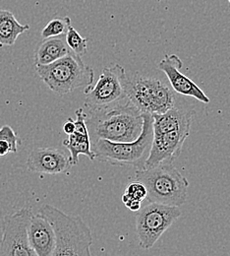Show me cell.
Here are the masks:
<instances>
[{
  "mask_svg": "<svg viewBox=\"0 0 230 256\" xmlns=\"http://www.w3.org/2000/svg\"><path fill=\"white\" fill-rule=\"evenodd\" d=\"M229 2H230V0H229Z\"/></svg>",
  "mask_w": 230,
  "mask_h": 256,
  "instance_id": "484cf974",
  "label": "cell"
},
{
  "mask_svg": "<svg viewBox=\"0 0 230 256\" xmlns=\"http://www.w3.org/2000/svg\"><path fill=\"white\" fill-rule=\"evenodd\" d=\"M195 110L172 106L163 114H154L153 128L154 134L178 130L182 128H191Z\"/></svg>",
  "mask_w": 230,
  "mask_h": 256,
  "instance_id": "5bb4252c",
  "label": "cell"
},
{
  "mask_svg": "<svg viewBox=\"0 0 230 256\" xmlns=\"http://www.w3.org/2000/svg\"><path fill=\"white\" fill-rule=\"evenodd\" d=\"M157 1H159V2H160V1H164V0H157Z\"/></svg>",
  "mask_w": 230,
  "mask_h": 256,
  "instance_id": "d4e9b609",
  "label": "cell"
},
{
  "mask_svg": "<svg viewBox=\"0 0 230 256\" xmlns=\"http://www.w3.org/2000/svg\"><path fill=\"white\" fill-rule=\"evenodd\" d=\"M8 153H11L9 144L5 140H0V157L6 156Z\"/></svg>",
  "mask_w": 230,
  "mask_h": 256,
  "instance_id": "cb8c5ba5",
  "label": "cell"
},
{
  "mask_svg": "<svg viewBox=\"0 0 230 256\" xmlns=\"http://www.w3.org/2000/svg\"><path fill=\"white\" fill-rule=\"evenodd\" d=\"M126 95L128 100L146 114H163L174 106V95L161 80L145 77L138 73L127 77Z\"/></svg>",
  "mask_w": 230,
  "mask_h": 256,
  "instance_id": "8992f818",
  "label": "cell"
},
{
  "mask_svg": "<svg viewBox=\"0 0 230 256\" xmlns=\"http://www.w3.org/2000/svg\"><path fill=\"white\" fill-rule=\"evenodd\" d=\"M75 128H76V126H75V120H73V118H69L64 122V124H63V131H64V133L67 134V135H70V134H72L75 131Z\"/></svg>",
  "mask_w": 230,
  "mask_h": 256,
  "instance_id": "603a6c76",
  "label": "cell"
},
{
  "mask_svg": "<svg viewBox=\"0 0 230 256\" xmlns=\"http://www.w3.org/2000/svg\"><path fill=\"white\" fill-rule=\"evenodd\" d=\"M121 199H122V202L124 203V205H125L130 211H133V212H138V211L141 209V207H142V202H141V201H138V200H136V199L130 198V197H128V196L125 195V194L122 195Z\"/></svg>",
  "mask_w": 230,
  "mask_h": 256,
  "instance_id": "7402d4cb",
  "label": "cell"
},
{
  "mask_svg": "<svg viewBox=\"0 0 230 256\" xmlns=\"http://www.w3.org/2000/svg\"><path fill=\"white\" fill-rule=\"evenodd\" d=\"M71 26V19L69 17H55L51 19L41 31V36L43 38L58 36L66 34L69 27Z\"/></svg>",
  "mask_w": 230,
  "mask_h": 256,
  "instance_id": "ac0fdd59",
  "label": "cell"
},
{
  "mask_svg": "<svg viewBox=\"0 0 230 256\" xmlns=\"http://www.w3.org/2000/svg\"><path fill=\"white\" fill-rule=\"evenodd\" d=\"M65 34L43 38L34 52L35 65H47L65 56L70 52Z\"/></svg>",
  "mask_w": 230,
  "mask_h": 256,
  "instance_id": "9a60e30c",
  "label": "cell"
},
{
  "mask_svg": "<svg viewBox=\"0 0 230 256\" xmlns=\"http://www.w3.org/2000/svg\"><path fill=\"white\" fill-rule=\"evenodd\" d=\"M86 124L91 141L105 139L112 142H129L137 139L143 130L144 112L127 100L114 106L90 112Z\"/></svg>",
  "mask_w": 230,
  "mask_h": 256,
  "instance_id": "6da1fadb",
  "label": "cell"
},
{
  "mask_svg": "<svg viewBox=\"0 0 230 256\" xmlns=\"http://www.w3.org/2000/svg\"><path fill=\"white\" fill-rule=\"evenodd\" d=\"M51 224L55 234L53 256H91L93 236L80 216H69L51 205H43L38 213Z\"/></svg>",
  "mask_w": 230,
  "mask_h": 256,
  "instance_id": "7a4b0ae2",
  "label": "cell"
},
{
  "mask_svg": "<svg viewBox=\"0 0 230 256\" xmlns=\"http://www.w3.org/2000/svg\"><path fill=\"white\" fill-rule=\"evenodd\" d=\"M35 71L45 85L60 96L92 85L95 79L93 68L72 52L52 64L35 65Z\"/></svg>",
  "mask_w": 230,
  "mask_h": 256,
  "instance_id": "5b68a950",
  "label": "cell"
},
{
  "mask_svg": "<svg viewBox=\"0 0 230 256\" xmlns=\"http://www.w3.org/2000/svg\"><path fill=\"white\" fill-rule=\"evenodd\" d=\"M191 128H182L162 134H154V139L145 168H153L159 164L173 162L182 152L184 142L189 137Z\"/></svg>",
  "mask_w": 230,
  "mask_h": 256,
  "instance_id": "30bf717a",
  "label": "cell"
},
{
  "mask_svg": "<svg viewBox=\"0 0 230 256\" xmlns=\"http://www.w3.org/2000/svg\"><path fill=\"white\" fill-rule=\"evenodd\" d=\"M26 166L31 172L47 174H64L72 166L69 156L56 148L33 149L28 156Z\"/></svg>",
  "mask_w": 230,
  "mask_h": 256,
  "instance_id": "7c38bea8",
  "label": "cell"
},
{
  "mask_svg": "<svg viewBox=\"0 0 230 256\" xmlns=\"http://www.w3.org/2000/svg\"><path fill=\"white\" fill-rule=\"evenodd\" d=\"M127 77L124 67L119 64L104 67L97 83L85 87V106L92 112L127 102Z\"/></svg>",
  "mask_w": 230,
  "mask_h": 256,
  "instance_id": "52a82bcc",
  "label": "cell"
},
{
  "mask_svg": "<svg viewBox=\"0 0 230 256\" xmlns=\"http://www.w3.org/2000/svg\"><path fill=\"white\" fill-rule=\"evenodd\" d=\"M135 176L136 180L146 186L149 202L177 207L186 202L189 182L171 160L163 162L153 168L137 170Z\"/></svg>",
  "mask_w": 230,
  "mask_h": 256,
  "instance_id": "3957f363",
  "label": "cell"
},
{
  "mask_svg": "<svg viewBox=\"0 0 230 256\" xmlns=\"http://www.w3.org/2000/svg\"><path fill=\"white\" fill-rule=\"evenodd\" d=\"M33 215L30 209L22 208L4 218L0 256H36L30 246L28 236Z\"/></svg>",
  "mask_w": 230,
  "mask_h": 256,
  "instance_id": "9c48e42d",
  "label": "cell"
},
{
  "mask_svg": "<svg viewBox=\"0 0 230 256\" xmlns=\"http://www.w3.org/2000/svg\"><path fill=\"white\" fill-rule=\"evenodd\" d=\"M182 66V60L176 54H166L158 65V68L166 75L171 87L176 93L183 96H192L204 104H209V96L194 81L181 73L180 69Z\"/></svg>",
  "mask_w": 230,
  "mask_h": 256,
  "instance_id": "8fae6325",
  "label": "cell"
},
{
  "mask_svg": "<svg viewBox=\"0 0 230 256\" xmlns=\"http://www.w3.org/2000/svg\"><path fill=\"white\" fill-rule=\"evenodd\" d=\"M66 42L70 50L79 56L86 54L88 50V38H83L72 26L69 27L65 34Z\"/></svg>",
  "mask_w": 230,
  "mask_h": 256,
  "instance_id": "d6986e66",
  "label": "cell"
},
{
  "mask_svg": "<svg viewBox=\"0 0 230 256\" xmlns=\"http://www.w3.org/2000/svg\"><path fill=\"white\" fill-rule=\"evenodd\" d=\"M177 206H169L157 202H150L139 210L136 218V230L140 246L144 250L152 248L160 238L181 216Z\"/></svg>",
  "mask_w": 230,
  "mask_h": 256,
  "instance_id": "ba28073f",
  "label": "cell"
},
{
  "mask_svg": "<svg viewBox=\"0 0 230 256\" xmlns=\"http://www.w3.org/2000/svg\"><path fill=\"white\" fill-rule=\"evenodd\" d=\"M124 194L127 195L130 198L136 199V200L142 202L145 199H147L148 192H147L146 186L142 182L136 180V182H133L131 184H129L126 186Z\"/></svg>",
  "mask_w": 230,
  "mask_h": 256,
  "instance_id": "44dd1931",
  "label": "cell"
},
{
  "mask_svg": "<svg viewBox=\"0 0 230 256\" xmlns=\"http://www.w3.org/2000/svg\"><path fill=\"white\" fill-rule=\"evenodd\" d=\"M0 140H5L9 144L11 153H17L19 137L13 128H10L9 126H3L0 128Z\"/></svg>",
  "mask_w": 230,
  "mask_h": 256,
  "instance_id": "ffe728a7",
  "label": "cell"
},
{
  "mask_svg": "<svg viewBox=\"0 0 230 256\" xmlns=\"http://www.w3.org/2000/svg\"><path fill=\"white\" fill-rule=\"evenodd\" d=\"M29 242L36 256H53L55 234L49 222L39 214L33 215L28 228Z\"/></svg>",
  "mask_w": 230,
  "mask_h": 256,
  "instance_id": "4fadbf2b",
  "label": "cell"
},
{
  "mask_svg": "<svg viewBox=\"0 0 230 256\" xmlns=\"http://www.w3.org/2000/svg\"><path fill=\"white\" fill-rule=\"evenodd\" d=\"M30 29L29 25L20 24L12 12L0 10V44L13 46L18 36Z\"/></svg>",
  "mask_w": 230,
  "mask_h": 256,
  "instance_id": "e0dca14e",
  "label": "cell"
},
{
  "mask_svg": "<svg viewBox=\"0 0 230 256\" xmlns=\"http://www.w3.org/2000/svg\"><path fill=\"white\" fill-rule=\"evenodd\" d=\"M63 145L70 152L69 158L72 166H76L78 164L80 155H85L90 160L96 159L95 153L92 150V141L89 133L82 134L74 131L72 134L68 135V139L63 141Z\"/></svg>",
  "mask_w": 230,
  "mask_h": 256,
  "instance_id": "2e32d148",
  "label": "cell"
},
{
  "mask_svg": "<svg viewBox=\"0 0 230 256\" xmlns=\"http://www.w3.org/2000/svg\"><path fill=\"white\" fill-rule=\"evenodd\" d=\"M154 139L153 116L144 114L143 130L139 137L129 142H112L105 139L92 141V150L96 159L120 166H133L137 170L145 168Z\"/></svg>",
  "mask_w": 230,
  "mask_h": 256,
  "instance_id": "277c9868",
  "label": "cell"
}]
</instances>
